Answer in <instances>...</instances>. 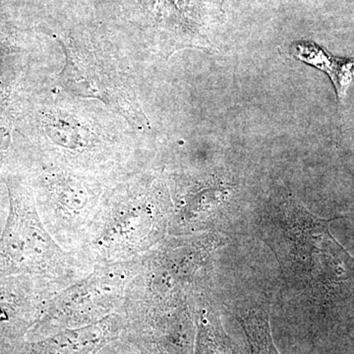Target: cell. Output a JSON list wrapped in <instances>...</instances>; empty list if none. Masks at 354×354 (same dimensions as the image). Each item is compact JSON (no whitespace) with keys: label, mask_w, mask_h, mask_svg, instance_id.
Returning a JSON list of instances; mask_svg holds the SVG:
<instances>
[{"label":"cell","mask_w":354,"mask_h":354,"mask_svg":"<svg viewBox=\"0 0 354 354\" xmlns=\"http://www.w3.org/2000/svg\"><path fill=\"white\" fill-rule=\"evenodd\" d=\"M330 221L292 198L261 220L262 239L286 276L307 285L354 281V259L330 234Z\"/></svg>","instance_id":"obj_1"},{"label":"cell","mask_w":354,"mask_h":354,"mask_svg":"<svg viewBox=\"0 0 354 354\" xmlns=\"http://www.w3.org/2000/svg\"><path fill=\"white\" fill-rule=\"evenodd\" d=\"M57 39L65 55L58 79L65 90L79 97L100 100L135 127H148L135 91L113 57L85 41Z\"/></svg>","instance_id":"obj_2"},{"label":"cell","mask_w":354,"mask_h":354,"mask_svg":"<svg viewBox=\"0 0 354 354\" xmlns=\"http://www.w3.org/2000/svg\"><path fill=\"white\" fill-rule=\"evenodd\" d=\"M290 53L295 59L327 74L334 86L337 101H344L354 79V57H335L311 41L291 44Z\"/></svg>","instance_id":"obj_3"},{"label":"cell","mask_w":354,"mask_h":354,"mask_svg":"<svg viewBox=\"0 0 354 354\" xmlns=\"http://www.w3.org/2000/svg\"><path fill=\"white\" fill-rule=\"evenodd\" d=\"M239 321L248 337L252 354H279L272 342L269 320L264 312H246L239 317Z\"/></svg>","instance_id":"obj_4"}]
</instances>
